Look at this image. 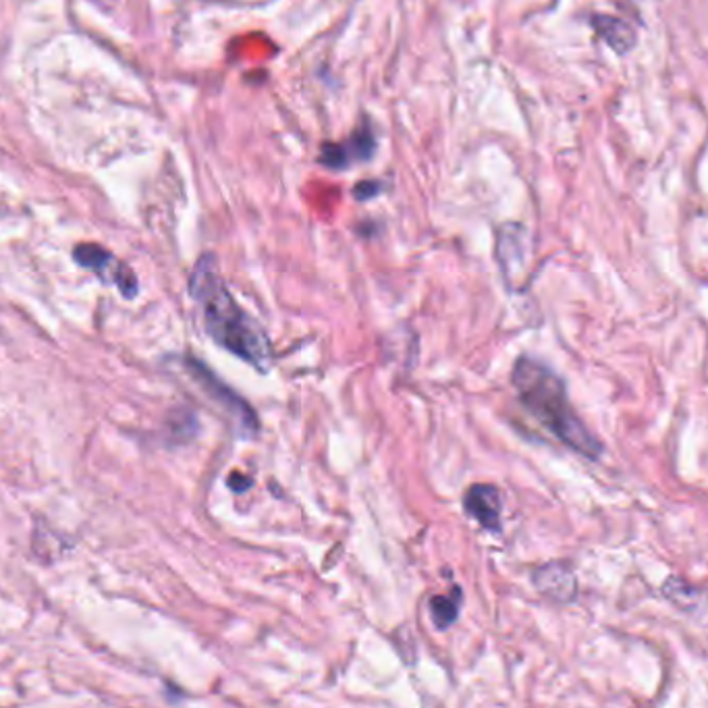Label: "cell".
<instances>
[{
  "label": "cell",
  "instance_id": "1",
  "mask_svg": "<svg viewBox=\"0 0 708 708\" xmlns=\"http://www.w3.org/2000/svg\"><path fill=\"white\" fill-rule=\"evenodd\" d=\"M189 293L202 307V323L208 337L223 350L266 372L273 364V350L261 325L236 302L216 270L214 256L195 264L189 279Z\"/></svg>",
  "mask_w": 708,
  "mask_h": 708
},
{
  "label": "cell",
  "instance_id": "2",
  "mask_svg": "<svg viewBox=\"0 0 708 708\" xmlns=\"http://www.w3.org/2000/svg\"><path fill=\"white\" fill-rule=\"evenodd\" d=\"M514 387L521 405L564 445L589 459L603 455L598 439L576 416L564 380L543 362L528 355L520 357L514 366Z\"/></svg>",
  "mask_w": 708,
  "mask_h": 708
},
{
  "label": "cell",
  "instance_id": "3",
  "mask_svg": "<svg viewBox=\"0 0 708 708\" xmlns=\"http://www.w3.org/2000/svg\"><path fill=\"white\" fill-rule=\"evenodd\" d=\"M189 372H191V378L204 389V393L214 403H218V407L227 416L233 418L241 437H252L258 430V420H256L252 407L243 402L241 397H237L236 391H231L229 387H225L218 378L214 377L213 372L204 364L189 362Z\"/></svg>",
  "mask_w": 708,
  "mask_h": 708
},
{
  "label": "cell",
  "instance_id": "4",
  "mask_svg": "<svg viewBox=\"0 0 708 708\" xmlns=\"http://www.w3.org/2000/svg\"><path fill=\"white\" fill-rule=\"evenodd\" d=\"M73 258L79 266L96 273L104 283L117 285L125 298H134L138 293L136 275L125 264H121L109 250L92 243H84L75 248Z\"/></svg>",
  "mask_w": 708,
  "mask_h": 708
},
{
  "label": "cell",
  "instance_id": "5",
  "mask_svg": "<svg viewBox=\"0 0 708 708\" xmlns=\"http://www.w3.org/2000/svg\"><path fill=\"white\" fill-rule=\"evenodd\" d=\"M496 258L501 264V270L505 275V281L511 289H518V281L523 279L528 270V258L530 250L526 243V229L520 225H505L498 233L496 241Z\"/></svg>",
  "mask_w": 708,
  "mask_h": 708
},
{
  "label": "cell",
  "instance_id": "6",
  "mask_svg": "<svg viewBox=\"0 0 708 708\" xmlns=\"http://www.w3.org/2000/svg\"><path fill=\"white\" fill-rule=\"evenodd\" d=\"M464 507L468 516L478 521L482 528L498 532L501 530V495L491 484H473L466 493Z\"/></svg>",
  "mask_w": 708,
  "mask_h": 708
},
{
  "label": "cell",
  "instance_id": "7",
  "mask_svg": "<svg viewBox=\"0 0 708 708\" xmlns=\"http://www.w3.org/2000/svg\"><path fill=\"white\" fill-rule=\"evenodd\" d=\"M594 27L603 36V40L617 52H628L636 47V31L617 17H596Z\"/></svg>",
  "mask_w": 708,
  "mask_h": 708
},
{
  "label": "cell",
  "instance_id": "8",
  "mask_svg": "<svg viewBox=\"0 0 708 708\" xmlns=\"http://www.w3.org/2000/svg\"><path fill=\"white\" fill-rule=\"evenodd\" d=\"M553 573H548V567H544L543 571H539L536 576V584L539 589H543L544 594L557 598V600H569L576 592V578L566 571L564 567H559V578L557 571H555V566H551Z\"/></svg>",
  "mask_w": 708,
  "mask_h": 708
},
{
  "label": "cell",
  "instance_id": "9",
  "mask_svg": "<svg viewBox=\"0 0 708 708\" xmlns=\"http://www.w3.org/2000/svg\"><path fill=\"white\" fill-rule=\"evenodd\" d=\"M459 603H462L459 589H455L451 596H434L430 600V617L439 630H447L448 625L457 619Z\"/></svg>",
  "mask_w": 708,
  "mask_h": 708
},
{
  "label": "cell",
  "instance_id": "10",
  "mask_svg": "<svg viewBox=\"0 0 708 708\" xmlns=\"http://www.w3.org/2000/svg\"><path fill=\"white\" fill-rule=\"evenodd\" d=\"M250 484H252L250 480H239V478H237V473L233 476V478H231V480H229V486H231L236 493H243V491H245Z\"/></svg>",
  "mask_w": 708,
  "mask_h": 708
}]
</instances>
